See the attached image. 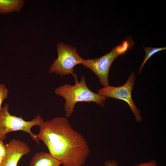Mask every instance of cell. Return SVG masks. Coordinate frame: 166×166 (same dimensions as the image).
Listing matches in <instances>:
<instances>
[{
	"instance_id": "cell-13",
	"label": "cell",
	"mask_w": 166,
	"mask_h": 166,
	"mask_svg": "<svg viewBox=\"0 0 166 166\" xmlns=\"http://www.w3.org/2000/svg\"><path fill=\"white\" fill-rule=\"evenodd\" d=\"M6 153V148L3 140L0 139V156L3 159Z\"/></svg>"
},
{
	"instance_id": "cell-8",
	"label": "cell",
	"mask_w": 166,
	"mask_h": 166,
	"mask_svg": "<svg viewBox=\"0 0 166 166\" xmlns=\"http://www.w3.org/2000/svg\"><path fill=\"white\" fill-rule=\"evenodd\" d=\"M61 163L49 153L41 152L35 153L29 166H60Z\"/></svg>"
},
{
	"instance_id": "cell-9",
	"label": "cell",
	"mask_w": 166,
	"mask_h": 166,
	"mask_svg": "<svg viewBox=\"0 0 166 166\" xmlns=\"http://www.w3.org/2000/svg\"><path fill=\"white\" fill-rule=\"evenodd\" d=\"M25 2L24 0H0V14L19 12L23 6Z\"/></svg>"
},
{
	"instance_id": "cell-6",
	"label": "cell",
	"mask_w": 166,
	"mask_h": 166,
	"mask_svg": "<svg viewBox=\"0 0 166 166\" xmlns=\"http://www.w3.org/2000/svg\"><path fill=\"white\" fill-rule=\"evenodd\" d=\"M120 55L114 48L109 53L98 58L83 59L82 64L85 67L93 72L99 78L100 82L104 86L109 85V74L114 60Z\"/></svg>"
},
{
	"instance_id": "cell-4",
	"label": "cell",
	"mask_w": 166,
	"mask_h": 166,
	"mask_svg": "<svg viewBox=\"0 0 166 166\" xmlns=\"http://www.w3.org/2000/svg\"><path fill=\"white\" fill-rule=\"evenodd\" d=\"M57 50L58 57L49 66V73L62 76L71 74L73 76L75 74L74 67L82 64L84 59L79 54L75 48L62 42L57 44Z\"/></svg>"
},
{
	"instance_id": "cell-12",
	"label": "cell",
	"mask_w": 166,
	"mask_h": 166,
	"mask_svg": "<svg viewBox=\"0 0 166 166\" xmlns=\"http://www.w3.org/2000/svg\"><path fill=\"white\" fill-rule=\"evenodd\" d=\"M9 91L5 84L0 83V114L2 109V104L3 101L7 98Z\"/></svg>"
},
{
	"instance_id": "cell-15",
	"label": "cell",
	"mask_w": 166,
	"mask_h": 166,
	"mask_svg": "<svg viewBox=\"0 0 166 166\" xmlns=\"http://www.w3.org/2000/svg\"><path fill=\"white\" fill-rule=\"evenodd\" d=\"M103 166H118L116 160H109L104 162Z\"/></svg>"
},
{
	"instance_id": "cell-11",
	"label": "cell",
	"mask_w": 166,
	"mask_h": 166,
	"mask_svg": "<svg viewBox=\"0 0 166 166\" xmlns=\"http://www.w3.org/2000/svg\"><path fill=\"white\" fill-rule=\"evenodd\" d=\"M143 47L145 52V56L144 61L139 68L138 72V74H140V73L142 69L144 64L150 57L156 53L166 49V47L161 48H153L149 47L145 48L144 47Z\"/></svg>"
},
{
	"instance_id": "cell-17",
	"label": "cell",
	"mask_w": 166,
	"mask_h": 166,
	"mask_svg": "<svg viewBox=\"0 0 166 166\" xmlns=\"http://www.w3.org/2000/svg\"><path fill=\"white\" fill-rule=\"evenodd\" d=\"M134 166H138V164H136Z\"/></svg>"
},
{
	"instance_id": "cell-10",
	"label": "cell",
	"mask_w": 166,
	"mask_h": 166,
	"mask_svg": "<svg viewBox=\"0 0 166 166\" xmlns=\"http://www.w3.org/2000/svg\"><path fill=\"white\" fill-rule=\"evenodd\" d=\"M135 42L131 38H127L123 40L118 46L115 47L120 55L125 53L132 48Z\"/></svg>"
},
{
	"instance_id": "cell-3",
	"label": "cell",
	"mask_w": 166,
	"mask_h": 166,
	"mask_svg": "<svg viewBox=\"0 0 166 166\" xmlns=\"http://www.w3.org/2000/svg\"><path fill=\"white\" fill-rule=\"evenodd\" d=\"M9 107V104H5L0 114V139L5 140L6 138V134L11 132L22 131L29 133L33 140L39 145L37 135L32 133L31 128L35 125L39 127L44 122L41 116L38 115L31 121H26L21 116L18 117L10 114Z\"/></svg>"
},
{
	"instance_id": "cell-7",
	"label": "cell",
	"mask_w": 166,
	"mask_h": 166,
	"mask_svg": "<svg viewBox=\"0 0 166 166\" xmlns=\"http://www.w3.org/2000/svg\"><path fill=\"white\" fill-rule=\"evenodd\" d=\"M5 145L6 153L0 166H17L20 158L31 151L26 143L15 139L11 140Z\"/></svg>"
},
{
	"instance_id": "cell-2",
	"label": "cell",
	"mask_w": 166,
	"mask_h": 166,
	"mask_svg": "<svg viewBox=\"0 0 166 166\" xmlns=\"http://www.w3.org/2000/svg\"><path fill=\"white\" fill-rule=\"evenodd\" d=\"M73 77L75 82L74 85L66 84L57 88L55 90L57 95L63 97L65 101L64 109L67 118L73 114L75 104L79 102H93L102 108L105 107L106 97L91 90L87 85L84 76L81 77L80 82L78 81L76 73Z\"/></svg>"
},
{
	"instance_id": "cell-1",
	"label": "cell",
	"mask_w": 166,
	"mask_h": 166,
	"mask_svg": "<svg viewBox=\"0 0 166 166\" xmlns=\"http://www.w3.org/2000/svg\"><path fill=\"white\" fill-rule=\"evenodd\" d=\"M39 127L38 139L63 166H81L85 163L90 152L88 144L66 117H55L44 121Z\"/></svg>"
},
{
	"instance_id": "cell-14",
	"label": "cell",
	"mask_w": 166,
	"mask_h": 166,
	"mask_svg": "<svg viewBox=\"0 0 166 166\" xmlns=\"http://www.w3.org/2000/svg\"><path fill=\"white\" fill-rule=\"evenodd\" d=\"M157 164L156 160H152L147 162H144L138 164V166H157Z\"/></svg>"
},
{
	"instance_id": "cell-16",
	"label": "cell",
	"mask_w": 166,
	"mask_h": 166,
	"mask_svg": "<svg viewBox=\"0 0 166 166\" xmlns=\"http://www.w3.org/2000/svg\"><path fill=\"white\" fill-rule=\"evenodd\" d=\"M3 159V158L0 156V164L2 163Z\"/></svg>"
},
{
	"instance_id": "cell-5",
	"label": "cell",
	"mask_w": 166,
	"mask_h": 166,
	"mask_svg": "<svg viewBox=\"0 0 166 166\" xmlns=\"http://www.w3.org/2000/svg\"><path fill=\"white\" fill-rule=\"evenodd\" d=\"M135 79V74L132 72L124 85L119 87H113L109 85L104 86L98 90V93L107 98H114L126 101L133 113L136 121L140 122L142 120L140 110L135 105L131 97Z\"/></svg>"
}]
</instances>
